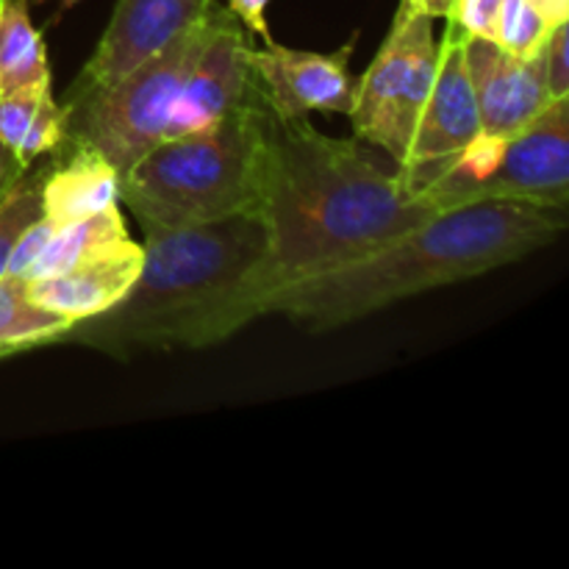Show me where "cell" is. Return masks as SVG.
I'll return each mask as SVG.
<instances>
[{"mask_svg": "<svg viewBox=\"0 0 569 569\" xmlns=\"http://www.w3.org/2000/svg\"><path fill=\"white\" fill-rule=\"evenodd\" d=\"M433 214L437 206L415 192L403 172L383 170L359 139L320 133L309 117H272L261 200L270 300L383 248Z\"/></svg>", "mask_w": 569, "mask_h": 569, "instance_id": "cell-1", "label": "cell"}, {"mask_svg": "<svg viewBox=\"0 0 569 569\" xmlns=\"http://www.w3.org/2000/svg\"><path fill=\"white\" fill-rule=\"evenodd\" d=\"M142 270L126 298L76 322L56 345L100 353L200 350L267 315V222L261 211L144 237Z\"/></svg>", "mask_w": 569, "mask_h": 569, "instance_id": "cell-2", "label": "cell"}, {"mask_svg": "<svg viewBox=\"0 0 569 569\" xmlns=\"http://www.w3.org/2000/svg\"><path fill=\"white\" fill-rule=\"evenodd\" d=\"M567 209L526 200H476L409 228L383 248L272 295L267 315L331 331L387 306L487 276L537 253L567 231Z\"/></svg>", "mask_w": 569, "mask_h": 569, "instance_id": "cell-3", "label": "cell"}, {"mask_svg": "<svg viewBox=\"0 0 569 569\" xmlns=\"http://www.w3.org/2000/svg\"><path fill=\"white\" fill-rule=\"evenodd\" d=\"M272 111L253 89L214 128L164 139L120 176V200L142 233L261 211Z\"/></svg>", "mask_w": 569, "mask_h": 569, "instance_id": "cell-4", "label": "cell"}, {"mask_svg": "<svg viewBox=\"0 0 569 569\" xmlns=\"http://www.w3.org/2000/svg\"><path fill=\"white\" fill-rule=\"evenodd\" d=\"M220 3L178 33L170 44L128 70L106 87L61 100L70 109L67 142H83L98 150L120 176L164 139L167 117L176 103L189 67L214 31Z\"/></svg>", "mask_w": 569, "mask_h": 569, "instance_id": "cell-5", "label": "cell"}, {"mask_svg": "<svg viewBox=\"0 0 569 569\" xmlns=\"http://www.w3.org/2000/svg\"><path fill=\"white\" fill-rule=\"evenodd\" d=\"M437 64L433 20L400 0L376 59L365 76L356 78L353 106L348 111L356 139L381 148L398 167L406 164L422 106L437 78Z\"/></svg>", "mask_w": 569, "mask_h": 569, "instance_id": "cell-6", "label": "cell"}, {"mask_svg": "<svg viewBox=\"0 0 569 569\" xmlns=\"http://www.w3.org/2000/svg\"><path fill=\"white\" fill-rule=\"evenodd\" d=\"M356 37L333 53L298 50L270 42L264 48L248 44V64L261 100L276 120H300L315 111L348 114L353 106L356 78L350 72Z\"/></svg>", "mask_w": 569, "mask_h": 569, "instance_id": "cell-7", "label": "cell"}, {"mask_svg": "<svg viewBox=\"0 0 569 569\" xmlns=\"http://www.w3.org/2000/svg\"><path fill=\"white\" fill-rule=\"evenodd\" d=\"M478 200L569 209V100H550L526 128L503 139Z\"/></svg>", "mask_w": 569, "mask_h": 569, "instance_id": "cell-8", "label": "cell"}, {"mask_svg": "<svg viewBox=\"0 0 569 569\" xmlns=\"http://www.w3.org/2000/svg\"><path fill=\"white\" fill-rule=\"evenodd\" d=\"M248 28L226 6H220L214 31L189 67L181 92L172 103L164 139L214 128L253 94L256 83L248 64Z\"/></svg>", "mask_w": 569, "mask_h": 569, "instance_id": "cell-9", "label": "cell"}, {"mask_svg": "<svg viewBox=\"0 0 569 569\" xmlns=\"http://www.w3.org/2000/svg\"><path fill=\"white\" fill-rule=\"evenodd\" d=\"M211 0H117L109 26L64 100L106 87L187 31Z\"/></svg>", "mask_w": 569, "mask_h": 569, "instance_id": "cell-10", "label": "cell"}, {"mask_svg": "<svg viewBox=\"0 0 569 569\" xmlns=\"http://www.w3.org/2000/svg\"><path fill=\"white\" fill-rule=\"evenodd\" d=\"M478 133H481V120H478L476 94H472L470 76L465 67L461 33L448 26L442 42H439L437 78H433V87L422 106L409 159L398 170L415 189L420 178L459 156Z\"/></svg>", "mask_w": 569, "mask_h": 569, "instance_id": "cell-11", "label": "cell"}, {"mask_svg": "<svg viewBox=\"0 0 569 569\" xmlns=\"http://www.w3.org/2000/svg\"><path fill=\"white\" fill-rule=\"evenodd\" d=\"M481 133L511 137L550 103L533 59H520L483 37H461Z\"/></svg>", "mask_w": 569, "mask_h": 569, "instance_id": "cell-12", "label": "cell"}, {"mask_svg": "<svg viewBox=\"0 0 569 569\" xmlns=\"http://www.w3.org/2000/svg\"><path fill=\"white\" fill-rule=\"evenodd\" d=\"M142 244L128 237L117 248L81 261L61 276L28 281V295L37 306L64 317L76 326L89 317L103 315L126 298V292L133 287L139 270H142Z\"/></svg>", "mask_w": 569, "mask_h": 569, "instance_id": "cell-13", "label": "cell"}, {"mask_svg": "<svg viewBox=\"0 0 569 569\" xmlns=\"http://www.w3.org/2000/svg\"><path fill=\"white\" fill-rule=\"evenodd\" d=\"M59 156L64 161L50 164L42 181L44 220L61 228L120 203V172L98 150L83 142H67Z\"/></svg>", "mask_w": 569, "mask_h": 569, "instance_id": "cell-14", "label": "cell"}, {"mask_svg": "<svg viewBox=\"0 0 569 569\" xmlns=\"http://www.w3.org/2000/svg\"><path fill=\"white\" fill-rule=\"evenodd\" d=\"M70 109L56 100L53 83L0 94V142L28 170L42 159H56L67 144Z\"/></svg>", "mask_w": 569, "mask_h": 569, "instance_id": "cell-15", "label": "cell"}, {"mask_svg": "<svg viewBox=\"0 0 569 569\" xmlns=\"http://www.w3.org/2000/svg\"><path fill=\"white\" fill-rule=\"evenodd\" d=\"M28 6L31 0H0V94L50 83L48 48Z\"/></svg>", "mask_w": 569, "mask_h": 569, "instance_id": "cell-16", "label": "cell"}, {"mask_svg": "<svg viewBox=\"0 0 569 569\" xmlns=\"http://www.w3.org/2000/svg\"><path fill=\"white\" fill-rule=\"evenodd\" d=\"M126 220H122L120 203L109 206V209L98 211V214L87 217V220L70 222V226L56 228V233L50 237L48 248L42 250L33 267L28 270V281H42V278L61 276V272L72 270L81 261L94 259V256L106 253V250L117 248L120 242H126Z\"/></svg>", "mask_w": 569, "mask_h": 569, "instance_id": "cell-17", "label": "cell"}, {"mask_svg": "<svg viewBox=\"0 0 569 569\" xmlns=\"http://www.w3.org/2000/svg\"><path fill=\"white\" fill-rule=\"evenodd\" d=\"M70 328V320L33 303L26 281L9 276L0 278V348L11 353L44 348L59 342L61 333Z\"/></svg>", "mask_w": 569, "mask_h": 569, "instance_id": "cell-18", "label": "cell"}, {"mask_svg": "<svg viewBox=\"0 0 569 569\" xmlns=\"http://www.w3.org/2000/svg\"><path fill=\"white\" fill-rule=\"evenodd\" d=\"M44 176H48V167H37L33 170L31 164L0 194V278L6 276V267H9L14 244L42 217Z\"/></svg>", "mask_w": 569, "mask_h": 569, "instance_id": "cell-19", "label": "cell"}, {"mask_svg": "<svg viewBox=\"0 0 569 569\" xmlns=\"http://www.w3.org/2000/svg\"><path fill=\"white\" fill-rule=\"evenodd\" d=\"M553 28L528 0H503L492 26V42L520 59H533Z\"/></svg>", "mask_w": 569, "mask_h": 569, "instance_id": "cell-20", "label": "cell"}, {"mask_svg": "<svg viewBox=\"0 0 569 569\" xmlns=\"http://www.w3.org/2000/svg\"><path fill=\"white\" fill-rule=\"evenodd\" d=\"M569 22H559L533 56L550 100H569Z\"/></svg>", "mask_w": 569, "mask_h": 569, "instance_id": "cell-21", "label": "cell"}, {"mask_svg": "<svg viewBox=\"0 0 569 569\" xmlns=\"http://www.w3.org/2000/svg\"><path fill=\"white\" fill-rule=\"evenodd\" d=\"M500 6H503V0H456L448 26L459 31L461 37L492 39V26L498 20Z\"/></svg>", "mask_w": 569, "mask_h": 569, "instance_id": "cell-22", "label": "cell"}, {"mask_svg": "<svg viewBox=\"0 0 569 569\" xmlns=\"http://www.w3.org/2000/svg\"><path fill=\"white\" fill-rule=\"evenodd\" d=\"M56 233V226L53 222H48L44 217H39L37 222H33L31 228H28L26 233L20 237V242L14 244V250H11V259H9V267H6V276L9 278H17V281H26L28 270L33 267V261L42 256V250L48 248L50 237Z\"/></svg>", "mask_w": 569, "mask_h": 569, "instance_id": "cell-23", "label": "cell"}, {"mask_svg": "<svg viewBox=\"0 0 569 569\" xmlns=\"http://www.w3.org/2000/svg\"><path fill=\"white\" fill-rule=\"evenodd\" d=\"M272 0H226V9L248 28L253 37H259L261 42L270 44L276 42L270 31V22H267V9H270Z\"/></svg>", "mask_w": 569, "mask_h": 569, "instance_id": "cell-24", "label": "cell"}, {"mask_svg": "<svg viewBox=\"0 0 569 569\" xmlns=\"http://www.w3.org/2000/svg\"><path fill=\"white\" fill-rule=\"evenodd\" d=\"M550 26H559V22H569V0H528Z\"/></svg>", "mask_w": 569, "mask_h": 569, "instance_id": "cell-25", "label": "cell"}, {"mask_svg": "<svg viewBox=\"0 0 569 569\" xmlns=\"http://www.w3.org/2000/svg\"><path fill=\"white\" fill-rule=\"evenodd\" d=\"M403 3H409L411 9L422 11V14H428L431 20H448L456 0H403Z\"/></svg>", "mask_w": 569, "mask_h": 569, "instance_id": "cell-26", "label": "cell"}, {"mask_svg": "<svg viewBox=\"0 0 569 569\" xmlns=\"http://www.w3.org/2000/svg\"><path fill=\"white\" fill-rule=\"evenodd\" d=\"M20 167H17L14 156L9 153V148H6L3 142H0V194H3V189L9 187L11 181H14L17 176H20Z\"/></svg>", "mask_w": 569, "mask_h": 569, "instance_id": "cell-27", "label": "cell"}, {"mask_svg": "<svg viewBox=\"0 0 569 569\" xmlns=\"http://www.w3.org/2000/svg\"><path fill=\"white\" fill-rule=\"evenodd\" d=\"M53 3H56V9H53V17H50V22H53V26H56V22H59L61 17L67 14V11L76 9V6L81 3V0H53Z\"/></svg>", "mask_w": 569, "mask_h": 569, "instance_id": "cell-28", "label": "cell"}, {"mask_svg": "<svg viewBox=\"0 0 569 569\" xmlns=\"http://www.w3.org/2000/svg\"><path fill=\"white\" fill-rule=\"evenodd\" d=\"M6 356H14V353H11V350H6V348H0V359H6Z\"/></svg>", "mask_w": 569, "mask_h": 569, "instance_id": "cell-29", "label": "cell"}]
</instances>
